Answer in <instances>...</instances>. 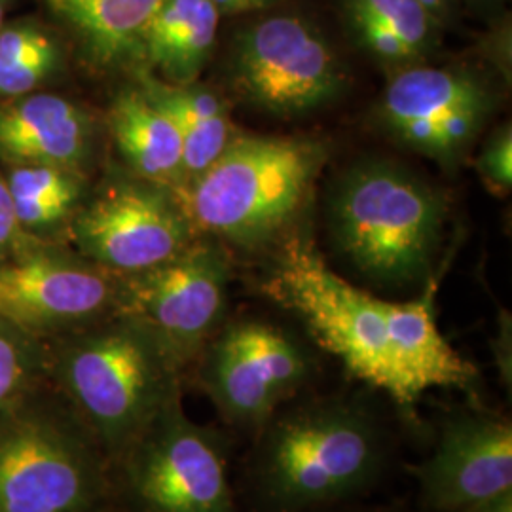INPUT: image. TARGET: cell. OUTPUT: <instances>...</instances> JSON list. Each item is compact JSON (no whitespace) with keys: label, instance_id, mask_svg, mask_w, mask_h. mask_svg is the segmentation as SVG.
<instances>
[{"label":"cell","instance_id":"obj_31","mask_svg":"<svg viewBox=\"0 0 512 512\" xmlns=\"http://www.w3.org/2000/svg\"><path fill=\"white\" fill-rule=\"evenodd\" d=\"M12 4H14V0H0V31H2L4 23L8 21L6 14H8V10L12 8Z\"/></svg>","mask_w":512,"mask_h":512},{"label":"cell","instance_id":"obj_13","mask_svg":"<svg viewBox=\"0 0 512 512\" xmlns=\"http://www.w3.org/2000/svg\"><path fill=\"white\" fill-rule=\"evenodd\" d=\"M429 509L459 512L512 492L511 421L463 412L444 421L433 454L414 469Z\"/></svg>","mask_w":512,"mask_h":512},{"label":"cell","instance_id":"obj_19","mask_svg":"<svg viewBox=\"0 0 512 512\" xmlns=\"http://www.w3.org/2000/svg\"><path fill=\"white\" fill-rule=\"evenodd\" d=\"M19 226L31 238L67 243V232L86 202V179L54 165H4Z\"/></svg>","mask_w":512,"mask_h":512},{"label":"cell","instance_id":"obj_26","mask_svg":"<svg viewBox=\"0 0 512 512\" xmlns=\"http://www.w3.org/2000/svg\"><path fill=\"white\" fill-rule=\"evenodd\" d=\"M478 171L484 181L497 190H509L512 183L511 128H503L478 158Z\"/></svg>","mask_w":512,"mask_h":512},{"label":"cell","instance_id":"obj_6","mask_svg":"<svg viewBox=\"0 0 512 512\" xmlns=\"http://www.w3.org/2000/svg\"><path fill=\"white\" fill-rule=\"evenodd\" d=\"M442 207L420 181L391 165H363L340 183L332 226L342 253L380 281L420 277L439 241Z\"/></svg>","mask_w":512,"mask_h":512},{"label":"cell","instance_id":"obj_7","mask_svg":"<svg viewBox=\"0 0 512 512\" xmlns=\"http://www.w3.org/2000/svg\"><path fill=\"white\" fill-rule=\"evenodd\" d=\"M110 469L112 512H238L219 439L184 412L183 391Z\"/></svg>","mask_w":512,"mask_h":512},{"label":"cell","instance_id":"obj_3","mask_svg":"<svg viewBox=\"0 0 512 512\" xmlns=\"http://www.w3.org/2000/svg\"><path fill=\"white\" fill-rule=\"evenodd\" d=\"M384 461L376 416L363 404L329 399L275 414L260 429L251 476L268 511L300 512L361 494Z\"/></svg>","mask_w":512,"mask_h":512},{"label":"cell","instance_id":"obj_30","mask_svg":"<svg viewBox=\"0 0 512 512\" xmlns=\"http://www.w3.org/2000/svg\"><path fill=\"white\" fill-rule=\"evenodd\" d=\"M418 2L433 18H440L448 8V0H418Z\"/></svg>","mask_w":512,"mask_h":512},{"label":"cell","instance_id":"obj_9","mask_svg":"<svg viewBox=\"0 0 512 512\" xmlns=\"http://www.w3.org/2000/svg\"><path fill=\"white\" fill-rule=\"evenodd\" d=\"M192 232L173 190L135 177L107 184L86 200L69 226L67 245L122 277L181 255Z\"/></svg>","mask_w":512,"mask_h":512},{"label":"cell","instance_id":"obj_27","mask_svg":"<svg viewBox=\"0 0 512 512\" xmlns=\"http://www.w3.org/2000/svg\"><path fill=\"white\" fill-rule=\"evenodd\" d=\"M40 239L31 238L19 226L18 215L10 198L4 173L0 169V264L19 255L23 249Z\"/></svg>","mask_w":512,"mask_h":512},{"label":"cell","instance_id":"obj_25","mask_svg":"<svg viewBox=\"0 0 512 512\" xmlns=\"http://www.w3.org/2000/svg\"><path fill=\"white\" fill-rule=\"evenodd\" d=\"M349 25L355 33V37L361 40L366 50L382 61L389 63H404L414 59V52L404 44L401 38L389 29L382 27L380 23L366 18H348Z\"/></svg>","mask_w":512,"mask_h":512},{"label":"cell","instance_id":"obj_28","mask_svg":"<svg viewBox=\"0 0 512 512\" xmlns=\"http://www.w3.org/2000/svg\"><path fill=\"white\" fill-rule=\"evenodd\" d=\"M220 14H243L266 6L272 0H213Z\"/></svg>","mask_w":512,"mask_h":512},{"label":"cell","instance_id":"obj_29","mask_svg":"<svg viewBox=\"0 0 512 512\" xmlns=\"http://www.w3.org/2000/svg\"><path fill=\"white\" fill-rule=\"evenodd\" d=\"M459 512H512V492L497 495L494 499L476 503L473 507H467Z\"/></svg>","mask_w":512,"mask_h":512},{"label":"cell","instance_id":"obj_22","mask_svg":"<svg viewBox=\"0 0 512 512\" xmlns=\"http://www.w3.org/2000/svg\"><path fill=\"white\" fill-rule=\"evenodd\" d=\"M46 385V342L0 319V418Z\"/></svg>","mask_w":512,"mask_h":512},{"label":"cell","instance_id":"obj_16","mask_svg":"<svg viewBox=\"0 0 512 512\" xmlns=\"http://www.w3.org/2000/svg\"><path fill=\"white\" fill-rule=\"evenodd\" d=\"M95 69L133 65L139 40L165 0H40Z\"/></svg>","mask_w":512,"mask_h":512},{"label":"cell","instance_id":"obj_21","mask_svg":"<svg viewBox=\"0 0 512 512\" xmlns=\"http://www.w3.org/2000/svg\"><path fill=\"white\" fill-rule=\"evenodd\" d=\"M484 103L488 97L471 76L416 67L391 78L384 95V120L395 129L416 120H437L458 107Z\"/></svg>","mask_w":512,"mask_h":512},{"label":"cell","instance_id":"obj_17","mask_svg":"<svg viewBox=\"0 0 512 512\" xmlns=\"http://www.w3.org/2000/svg\"><path fill=\"white\" fill-rule=\"evenodd\" d=\"M116 148L137 179L177 190L184 181L183 141L171 116L139 86L118 93L109 110Z\"/></svg>","mask_w":512,"mask_h":512},{"label":"cell","instance_id":"obj_24","mask_svg":"<svg viewBox=\"0 0 512 512\" xmlns=\"http://www.w3.org/2000/svg\"><path fill=\"white\" fill-rule=\"evenodd\" d=\"M348 18H366L380 23L418 55L431 44L435 19L418 0H344Z\"/></svg>","mask_w":512,"mask_h":512},{"label":"cell","instance_id":"obj_10","mask_svg":"<svg viewBox=\"0 0 512 512\" xmlns=\"http://www.w3.org/2000/svg\"><path fill=\"white\" fill-rule=\"evenodd\" d=\"M230 73L241 95L277 116L325 105L344 82L329 40L293 14L258 19L239 31Z\"/></svg>","mask_w":512,"mask_h":512},{"label":"cell","instance_id":"obj_4","mask_svg":"<svg viewBox=\"0 0 512 512\" xmlns=\"http://www.w3.org/2000/svg\"><path fill=\"white\" fill-rule=\"evenodd\" d=\"M325 150L298 137H236L177 196L192 230L239 245L260 243L300 209Z\"/></svg>","mask_w":512,"mask_h":512},{"label":"cell","instance_id":"obj_15","mask_svg":"<svg viewBox=\"0 0 512 512\" xmlns=\"http://www.w3.org/2000/svg\"><path fill=\"white\" fill-rule=\"evenodd\" d=\"M220 16L213 0H165L141 35L133 65L167 84L196 82L213 54Z\"/></svg>","mask_w":512,"mask_h":512},{"label":"cell","instance_id":"obj_12","mask_svg":"<svg viewBox=\"0 0 512 512\" xmlns=\"http://www.w3.org/2000/svg\"><path fill=\"white\" fill-rule=\"evenodd\" d=\"M308 378L306 353L285 332L260 321L224 330L200 370V385L220 416L256 431Z\"/></svg>","mask_w":512,"mask_h":512},{"label":"cell","instance_id":"obj_14","mask_svg":"<svg viewBox=\"0 0 512 512\" xmlns=\"http://www.w3.org/2000/svg\"><path fill=\"white\" fill-rule=\"evenodd\" d=\"M95 141L92 112L61 93L0 101L2 165H54L88 177Z\"/></svg>","mask_w":512,"mask_h":512},{"label":"cell","instance_id":"obj_1","mask_svg":"<svg viewBox=\"0 0 512 512\" xmlns=\"http://www.w3.org/2000/svg\"><path fill=\"white\" fill-rule=\"evenodd\" d=\"M349 374L414 408L431 389H469L476 370L435 319L433 287L412 302H385L330 270L310 239H291L264 283Z\"/></svg>","mask_w":512,"mask_h":512},{"label":"cell","instance_id":"obj_2","mask_svg":"<svg viewBox=\"0 0 512 512\" xmlns=\"http://www.w3.org/2000/svg\"><path fill=\"white\" fill-rule=\"evenodd\" d=\"M181 374L156 336L126 315L46 342V385L110 465L183 391Z\"/></svg>","mask_w":512,"mask_h":512},{"label":"cell","instance_id":"obj_18","mask_svg":"<svg viewBox=\"0 0 512 512\" xmlns=\"http://www.w3.org/2000/svg\"><path fill=\"white\" fill-rule=\"evenodd\" d=\"M137 82L175 122L183 141V183L194 179L219 158L232 139V124L224 103L196 82L167 84L147 71H137Z\"/></svg>","mask_w":512,"mask_h":512},{"label":"cell","instance_id":"obj_5","mask_svg":"<svg viewBox=\"0 0 512 512\" xmlns=\"http://www.w3.org/2000/svg\"><path fill=\"white\" fill-rule=\"evenodd\" d=\"M0 512H112L109 459L48 385L0 418Z\"/></svg>","mask_w":512,"mask_h":512},{"label":"cell","instance_id":"obj_8","mask_svg":"<svg viewBox=\"0 0 512 512\" xmlns=\"http://www.w3.org/2000/svg\"><path fill=\"white\" fill-rule=\"evenodd\" d=\"M118 296L120 275L67 243L35 241L0 264V319L42 342L116 315Z\"/></svg>","mask_w":512,"mask_h":512},{"label":"cell","instance_id":"obj_23","mask_svg":"<svg viewBox=\"0 0 512 512\" xmlns=\"http://www.w3.org/2000/svg\"><path fill=\"white\" fill-rule=\"evenodd\" d=\"M486 112L488 103L458 107L437 120H416L393 131L410 147L440 162H448L471 145Z\"/></svg>","mask_w":512,"mask_h":512},{"label":"cell","instance_id":"obj_11","mask_svg":"<svg viewBox=\"0 0 512 512\" xmlns=\"http://www.w3.org/2000/svg\"><path fill=\"white\" fill-rule=\"evenodd\" d=\"M226 279V262L217 249L190 243L156 268L122 275L116 315L150 330L183 370L219 323Z\"/></svg>","mask_w":512,"mask_h":512},{"label":"cell","instance_id":"obj_20","mask_svg":"<svg viewBox=\"0 0 512 512\" xmlns=\"http://www.w3.org/2000/svg\"><path fill=\"white\" fill-rule=\"evenodd\" d=\"M65 33L37 16L8 19L0 31V101L42 92L67 69Z\"/></svg>","mask_w":512,"mask_h":512}]
</instances>
